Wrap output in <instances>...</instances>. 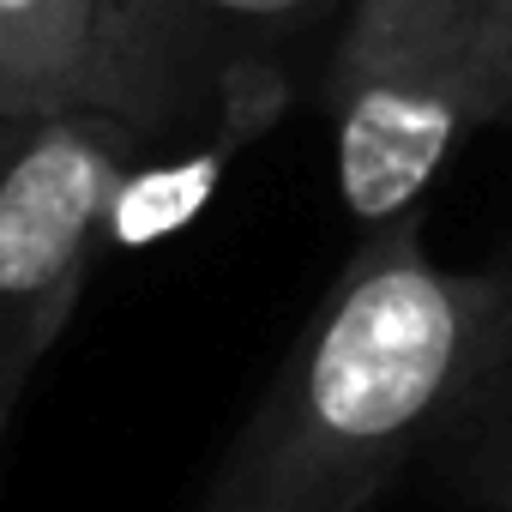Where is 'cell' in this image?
<instances>
[{"instance_id": "6da1fadb", "label": "cell", "mask_w": 512, "mask_h": 512, "mask_svg": "<svg viewBox=\"0 0 512 512\" xmlns=\"http://www.w3.org/2000/svg\"><path fill=\"white\" fill-rule=\"evenodd\" d=\"M512 350V272H452L416 211L374 229L241 422L199 512H368Z\"/></svg>"}, {"instance_id": "7a4b0ae2", "label": "cell", "mask_w": 512, "mask_h": 512, "mask_svg": "<svg viewBox=\"0 0 512 512\" xmlns=\"http://www.w3.org/2000/svg\"><path fill=\"white\" fill-rule=\"evenodd\" d=\"M512 115V67L470 0H356L338 67V193L362 223L416 211L470 127Z\"/></svg>"}, {"instance_id": "3957f363", "label": "cell", "mask_w": 512, "mask_h": 512, "mask_svg": "<svg viewBox=\"0 0 512 512\" xmlns=\"http://www.w3.org/2000/svg\"><path fill=\"white\" fill-rule=\"evenodd\" d=\"M139 157L145 139L103 109L25 121L0 151V368L13 380H31L67 326Z\"/></svg>"}, {"instance_id": "277c9868", "label": "cell", "mask_w": 512, "mask_h": 512, "mask_svg": "<svg viewBox=\"0 0 512 512\" xmlns=\"http://www.w3.org/2000/svg\"><path fill=\"white\" fill-rule=\"evenodd\" d=\"M326 0H103L91 109L127 121L145 145L193 127L211 103L253 97L266 55Z\"/></svg>"}, {"instance_id": "5b68a950", "label": "cell", "mask_w": 512, "mask_h": 512, "mask_svg": "<svg viewBox=\"0 0 512 512\" xmlns=\"http://www.w3.org/2000/svg\"><path fill=\"white\" fill-rule=\"evenodd\" d=\"M103 0H0V121L91 109Z\"/></svg>"}, {"instance_id": "8992f818", "label": "cell", "mask_w": 512, "mask_h": 512, "mask_svg": "<svg viewBox=\"0 0 512 512\" xmlns=\"http://www.w3.org/2000/svg\"><path fill=\"white\" fill-rule=\"evenodd\" d=\"M440 464H446V482L470 506L512 512V350L464 404V416L446 428Z\"/></svg>"}, {"instance_id": "52a82bcc", "label": "cell", "mask_w": 512, "mask_h": 512, "mask_svg": "<svg viewBox=\"0 0 512 512\" xmlns=\"http://www.w3.org/2000/svg\"><path fill=\"white\" fill-rule=\"evenodd\" d=\"M470 13H476L482 37L500 49V61L512 67V0H470Z\"/></svg>"}, {"instance_id": "ba28073f", "label": "cell", "mask_w": 512, "mask_h": 512, "mask_svg": "<svg viewBox=\"0 0 512 512\" xmlns=\"http://www.w3.org/2000/svg\"><path fill=\"white\" fill-rule=\"evenodd\" d=\"M19 386H25V380H13L7 368H0V434H7V416H13V404H19Z\"/></svg>"}, {"instance_id": "9c48e42d", "label": "cell", "mask_w": 512, "mask_h": 512, "mask_svg": "<svg viewBox=\"0 0 512 512\" xmlns=\"http://www.w3.org/2000/svg\"><path fill=\"white\" fill-rule=\"evenodd\" d=\"M13 139H19V121H0V151H7Z\"/></svg>"}]
</instances>
